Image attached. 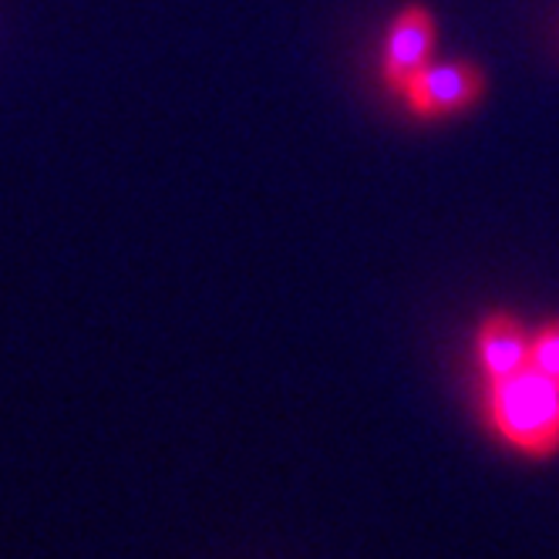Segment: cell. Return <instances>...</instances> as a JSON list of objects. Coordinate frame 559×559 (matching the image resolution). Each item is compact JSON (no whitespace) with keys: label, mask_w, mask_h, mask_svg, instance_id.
<instances>
[{"label":"cell","mask_w":559,"mask_h":559,"mask_svg":"<svg viewBox=\"0 0 559 559\" xmlns=\"http://www.w3.org/2000/svg\"><path fill=\"white\" fill-rule=\"evenodd\" d=\"M435 51V17L421 4H408L397 11V17L388 27L384 41V61H381V78L391 92L402 95L412 78L431 64Z\"/></svg>","instance_id":"cell-3"},{"label":"cell","mask_w":559,"mask_h":559,"mask_svg":"<svg viewBox=\"0 0 559 559\" xmlns=\"http://www.w3.org/2000/svg\"><path fill=\"white\" fill-rule=\"evenodd\" d=\"M530 368L549 381L559 384V321H549L546 328H539L533 334V347H530Z\"/></svg>","instance_id":"cell-5"},{"label":"cell","mask_w":559,"mask_h":559,"mask_svg":"<svg viewBox=\"0 0 559 559\" xmlns=\"http://www.w3.org/2000/svg\"><path fill=\"white\" fill-rule=\"evenodd\" d=\"M489 412L496 431L519 452L552 455L559 449V384L533 368L492 381Z\"/></svg>","instance_id":"cell-1"},{"label":"cell","mask_w":559,"mask_h":559,"mask_svg":"<svg viewBox=\"0 0 559 559\" xmlns=\"http://www.w3.org/2000/svg\"><path fill=\"white\" fill-rule=\"evenodd\" d=\"M402 95L418 118H445L483 95V74L468 61H431L412 78Z\"/></svg>","instance_id":"cell-2"},{"label":"cell","mask_w":559,"mask_h":559,"mask_svg":"<svg viewBox=\"0 0 559 559\" xmlns=\"http://www.w3.org/2000/svg\"><path fill=\"white\" fill-rule=\"evenodd\" d=\"M530 347H533V337L509 313H492L489 321L478 328V361H483L489 374V384L526 371Z\"/></svg>","instance_id":"cell-4"}]
</instances>
